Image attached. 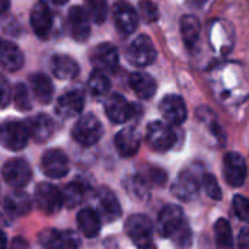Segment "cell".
Wrapping results in <instances>:
<instances>
[{
	"instance_id": "1",
	"label": "cell",
	"mask_w": 249,
	"mask_h": 249,
	"mask_svg": "<svg viewBox=\"0 0 249 249\" xmlns=\"http://www.w3.org/2000/svg\"><path fill=\"white\" fill-rule=\"evenodd\" d=\"M158 233L171 239L178 247H190L193 241V232L188 226L184 210L177 204H169L162 209L156 223Z\"/></svg>"
},
{
	"instance_id": "2",
	"label": "cell",
	"mask_w": 249,
	"mask_h": 249,
	"mask_svg": "<svg viewBox=\"0 0 249 249\" xmlns=\"http://www.w3.org/2000/svg\"><path fill=\"white\" fill-rule=\"evenodd\" d=\"M178 136L169 123L152 121L146 128V143L156 152H168L177 144Z\"/></svg>"
},
{
	"instance_id": "3",
	"label": "cell",
	"mask_w": 249,
	"mask_h": 249,
	"mask_svg": "<svg viewBox=\"0 0 249 249\" xmlns=\"http://www.w3.org/2000/svg\"><path fill=\"white\" fill-rule=\"evenodd\" d=\"M102 134H104V127H102L101 121L98 120V117L93 114L82 115L76 121V124L73 125V130H71L73 139L79 144L86 146V147L96 144L101 140Z\"/></svg>"
},
{
	"instance_id": "4",
	"label": "cell",
	"mask_w": 249,
	"mask_h": 249,
	"mask_svg": "<svg viewBox=\"0 0 249 249\" xmlns=\"http://www.w3.org/2000/svg\"><path fill=\"white\" fill-rule=\"evenodd\" d=\"M31 136L25 123L20 121H4L0 124V144L10 150L19 152L26 147Z\"/></svg>"
},
{
	"instance_id": "5",
	"label": "cell",
	"mask_w": 249,
	"mask_h": 249,
	"mask_svg": "<svg viewBox=\"0 0 249 249\" xmlns=\"http://www.w3.org/2000/svg\"><path fill=\"white\" fill-rule=\"evenodd\" d=\"M125 232L139 248L153 247V223L144 214H133L125 222Z\"/></svg>"
},
{
	"instance_id": "6",
	"label": "cell",
	"mask_w": 249,
	"mask_h": 249,
	"mask_svg": "<svg viewBox=\"0 0 249 249\" xmlns=\"http://www.w3.org/2000/svg\"><path fill=\"white\" fill-rule=\"evenodd\" d=\"M35 204L44 214L54 216L64 206L63 191L50 182H41L35 188Z\"/></svg>"
},
{
	"instance_id": "7",
	"label": "cell",
	"mask_w": 249,
	"mask_h": 249,
	"mask_svg": "<svg viewBox=\"0 0 249 249\" xmlns=\"http://www.w3.org/2000/svg\"><path fill=\"white\" fill-rule=\"evenodd\" d=\"M142 108L136 104H130L123 95L112 93L105 102V112L109 121L114 124H123L136 117V112H142Z\"/></svg>"
},
{
	"instance_id": "8",
	"label": "cell",
	"mask_w": 249,
	"mask_h": 249,
	"mask_svg": "<svg viewBox=\"0 0 249 249\" xmlns=\"http://www.w3.org/2000/svg\"><path fill=\"white\" fill-rule=\"evenodd\" d=\"M127 60L137 67L150 66L156 60V50L147 35H139L127 48Z\"/></svg>"
},
{
	"instance_id": "9",
	"label": "cell",
	"mask_w": 249,
	"mask_h": 249,
	"mask_svg": "<svg viewBox=\"0 0 249 249\" xmlns=\"http://www.w3.org/2000/svg\"><path fill=\"white\" fill-rule=\"evenodd\" d=\"M1 177L4 182L13 188H23L29 184L32 178L31 165L20 158H15L7 160L1 168Z\"/></svg>"
},
{
	"instance_id": "10",
	"label": "cell",
	"mask_w": 249,
	"mask_h": 249,
	"mask_svg": "<svg viewBox=\"0 0 249 249\" xmlns=\"http://www.w3.org/2000/svg\"><path fill=\"white\" fill-rule=\"evenodd\" d=\"M41 171L48 178H63L70 171L67 155L61 149H50L41 158Z\"/></svg>"
},
{
	"instance_id": "11",
	"label": "cell",
	"mask_w": 249,
	"mask_h": 249,
	"mask_svg": "<svg viewBox=\"0 0 249 249\" xmlns=\"http://www.w3.org/2000/svg\"><path fill=\"white\" fill-rule=\"evenodd\" d=\"M223 175L231 187H242L248 175V165L241 153L229 152L223 159Z\"/></svg>"
},
{
	"instance_id": "12",
	"label": "cell",
	"mask_w": 249,
	"mask_h": 249,
	"mask_svg": "<svg viewBox=\"0 0 249 249\" xmlns=\"http://www.w3.org/2000/svg\"><path fill=\"white\" fill-rule=\"evenodd\" d=\"M38 242L42 248L47 249L79 248L82 245L80 238L73 231H55V229L42 231L38 236Z\"/></svg>"
},
{
	"instance_id": "13",
	"label": "cell",
	"mask_w": 249,
	"mask_h": 249,
	"mask_svg": "<svg viewBox=\"0 0 249 249\" xmlns=\"http://www.w3.org/2000/svg\"><path fill=\"white\" fill-rule=\"evenodd\" d=\"M112 15H114V22L117 29L124 34L130 35L133 34L140 20V15L136 12V9L125 0H118L112 6Z\"/></svg>"
},
{
	"instance_id": "14",
	"label": "cell",
	"mask_w": 249,
	"mask_h": 249,
	"mask_svg": "<svg viewBox=\"0 0 249 249\" xmlns=\"http://www.w3.org/2000/svg\"><path fill=\"white\" fill-rule=\"evenodd\" d=\"M90 61L95 70L104 73H112L118 69V61H120L118 50L111 42H102L93 48Z\"/></svg>"
},
{
	"instance_id": "15",
	"label": "cell",
	"mask_w": 249,
	"mask_h": 249,
	"mask_svg": "<svg viewBox=\"0 0 249 249\" xmlns=\"http://www.w3.org/2000/svg\"><path fill=\"white\" fill-rule=\"evenodd\" d=\"M70 35L77 42L88 41L90 35V16L82 6H71L67 15Z\"/></svg>"
},
{
	"instance_id": "16",
	"label": "cell",
	"mask_w": 249,
	"mask_h": 249,
	"mask_svg": "<svg viewBox=\"0 0 249 249\" xmlns=\"http://www.w3.org/2000/svg\"><path fill=\"white\" fill-rule=\"evenodd\" d=\"M200 179L190 171H182L172 184V194L181 201H193L200 194Z\"/></svg>"
},
{
	"instance_id": "17",
	"label": "cell",
	"mask_w": 249,
	"mask_h": 249,
	"mask_svg": "<svg viewBox=\"0 0 249 249\" xmlns=\"http://www.w3.org/2000/svg\"><path fill=\"white\" fill-rule=\"evenodd\" d=\"M96 212L101 219L107 223H112L120 219L121 216V206L115 194L108 188H101L95 197Z\"/></svg>"
},
{
	"instance_id": "18",
	"label": "cell",
	"mask_w": 249,
	"mask_h": 249,
	"mask_svg": "<svg viewBox=\"0 0 249 249\" xmlns=\"http://www.w3.org/2000/svg\"><path fill=\"white\" fill-rule=\"evenodd\" d=\"M31 26L36 36L48 38L53 29V12L45 0L36 1L31 10Z\"/></svg>"
},
{
	"instance_id": "19",
	"label": "cell",
	"mask_w": 249,
	"mask_h": 249,
	"mask_svg": "<svg viewBox=\"0 0 249 249\" xmlns=\"http://www.w3.org/2000/svg\"><path fill=\"white\" fill-rule=\"evenodd\" d=\"M159 109L165 121L172 125H181L187 120V115H188L187 105L184 99L178 95H166L160 101Z\"/></svg>"
},
{
	"instance_id": "20",
	"label": "cell",
	"mask_w": 249,
	"mask_h": 249,
	"mask_svg": "<svg viewBox=\"0 0 249 249\" xmlns=\"http://www.w3.org/2000/svg\"><path fill=\"white\" fill-rule=\"evenodd\" d=\"M26 127L29 131L31 139L35 143H45L48 142L55 131V124L53 118L47 114H36L26 120Z\"/></svg>"
},
{
	"instance_id": "21",
	"label": "cell",
	"mask_w": 249,
	"mask_h": 249,
	"mask_svg": "<svg viewBox=\"0 0 249 249\" xmlns=\"http://www.w3.org/2000/svg\"><path fill=\"white\" fill-rule=\"evenodd\" d=\"M85 108V95L82 90H70L63 93L55 104V112L61 118L77 117Z\"/></svg>"
},
{
	"instance_id": "22",
	"label": "cell",
	"mask_w": 249,
	"mask_h": 249,
	"mask_svg": "<svg viewBox=\"0 0 249 249\" xmlns=\"http://www.w3.org/2000/svg\"><path fill=\"white\" fill-rule=\"evenodd\" d=\"M114 144H115V149H117L120 156L131 158V156H134L140 150L142 136L133 127L123 128L121 131L117 133V136L114 139Z\"/></svg>"
},
{
	"instance_id": "23",
	"label": "cell",
	"mask_w": 249,
	"mask_h": 249,
	"mask_svg": "<svg viewBox=\"0 0 249 249\" xmlns=\"http://www.w3.org/2000/svg\"><path fill=\"white\" fill-rule=\"evenodd\" d=\"M23 61L20 48L15 42L0 38V67L7 71H18L23 67Z\"/></svg>"
},
{
	"instance_id": "24",
	"label": "cell",
	"mask_w": 249,
	"mask_h": 249,
	"mask_svg": "<svg viewBox=\"0 0 249 249\" xmlns=\"http://www.w3.org/2000/svg\"><path fill=\"white\" fill-rule=\"evenodd\" d=\"M50 69H51V73L60 80L74 79L79 74V70H80L77 61L73 57L67 55V54H55L51 58Z\"/></svg>"
},
{
	"instance_id": "25",
	"label": "cell",
	"mask_w": 249,
	"mask_h": 249,
	"mask_svg": "<svg viewBox=\"0 0 249 249\" xmlns=\"http://www.w3.org/2000/svg\"><path fill=\"white\" fill-rule=\"evenodd\" d=\"M77 226L79 231L82 232V235L88 239H93L99 235L101 232V226H102V219L98 214L96 210L86 207L82 209L77 214Z\"/></svg>"
},
{
	"instance_id": "26",
	"label": "cell",
	"mask_w": 249,
	"mask_h": 249,
	"mask_svg": "<svg viewBox=\"0 0 249 249\" xmlns=\"http://www.w3.org/2000/svg\"><path fill=\"white\" fill-rule=\"evenodd\" d=\"M4 210L13 217L26 216L32 210V200L25 191H20V188H16V191H13L12 194L6 197Z\"/></svg>"
},
{
	"instance_id": "27",
	"label": "cell",
	"mask_w": 249,
	"mask_h": 249,
	"mask_svg": "<svg viewBox=\"0 0 249 249\" xmlns=\"http://www.w3.org/2000/svg\"><path fill=\"white\" fill-rule=\"evenodd\" d=\"M130 86L133 89V92L137 95V98L149 101L155 96L156 90H158V85L155 82V79L143 71H134L130 76Z\"/></svg>"
},
{
	"instance_id": "28",
	"label": "cell",
	"mask_w": 249,
	"mask_h": 249,
	"mask_svg": "<svg viewBox=\"0 0 249 249\" xmlns=\"http://www.w3.org/2000/svg\"><path fill=\"white\" fill-rule=\"evenodd\" d=\"M29 85H31V90L35 96V99L45 105L50 104L54 98V86L51 79L44 74V73H35L29 77Z\"/></svg>"
},
{
	"instance_id": "29",
	"label": "cell",
	"mask_w": 249,
	"mask_h": 249,
	"mask_svg": "<svg viewBox=\"0 0 249 249\" xmlns=\"http://www.w3.org/2000/svg\"><path fill=\"white\" fill-rule=\"evenodd\" d=\"M179 26H181V35H182L185 45L193 47L200 36V31H201L200 20L193 15H184L179 20Z\"/></svg>"
},
{
	"instance_id": "30",
	"label": "cell",
	"mask_w": 249,
	"mask_h": 249,
	"mask_svg": "<svg viewBox=\"0 0 249 249\" xmlns=\"http://www.w3.org/2000/svg\"><path fill=\"white\" fill-rule=\"evenodd\" d=\"M85 197H86V187L80 181L70 182L69 185H66L63 191V201H64V206L69 209H74L79 204H82Z\"/></svg>"
},
{
	"instance_id": "31",
	"label": "cell",
	"mask_w": 249,
	"mask_h": 249,
	"mask_svg": "<svg viewBox=\"0 0 249 249\" xmlns=\"http://www.w3.org/2000/svg\"><path fill=\"white\" fill-rule=\"evenodd\" d=\"M88 86H89V90L93 96L101 98V96L108 95V92L111 89V80L108 79L107 73L95 70L89 77Z\"/></svg>"
},
{
	"instance_id": "32",
	"label": "cell",
	"mask_w": 249,
	"mask_h": 249,
	"mask_svg": "<svg viewBox=\"0 0 249 249\" xmlns=\"http://www.w3.org/2000/svg\"><path fill=\"white\" fill-rule=\"evenodd\" d=\"M214 235H216V244L220 248H231L233 247V233L231 223L226 219H219L214 223Z\"/></svg>"
},
{
	"instance_id": "33",
	"label": "cell",
	"mask_w": 249,
	"mask_h": 249,
	"mask_svg": "<svg viewBox=\"0 0 249 249\" xmlns=\"http://www.w3.org/2000/svg\"><path fill=\"white\" fill-rule=\"evenodd\" d=\"M12 101L18 111L26 112L32 108V99L29 96V90L23 83H18L12 90Z\"/></svg>"
},
{
	"instance_id": "34",
	"label": "cell",
	"mask_w": 249,
	"mask_h": 249,
	"mask_svg": "<svg viewBox=\"0 0 249 249\" xmlns=\"http://www.w3.org/2000/svg\"><path fill=\"white\" fill-rule=\"evenodd\" d=\"M86 10L90 16V19L101 25L105 22L108 16V1L107 0H85Z\"/></svg>"
},
{
	"instance_id": "35",
	"label": "cell",
	"mask_w": 249,
	"mask_h": 249,
	"mask_svg": "<svg viewBox=\"0 0 249 249\" xmlns=\"http://www.w3.org/2000/svg\"><path fill=\"white\" fill-rule=\"evenodd\" d=\"M149 179L142 177V175H134L131 179H130V187L128 190L137 197V198H149V194H150V185H149Z\"/></svg>"
},
{
	"instance_id": "36",
	"label": "cell",
	"mask_w": 249,
	"mask_h": 249,
	"mask_svg": "<svg viewBox=\"0 0 249 249\" xmlns=\"http://www.w3.org/2000/svg\"><path fill=\"white\" fill-rule=\"evenodd\" d=\"M201 185L206 191V194L212 198V200H222V190H220V185L216 179L214 175L212 174H204L201 177Z\"/></svg>"
},
{
	"instance_id": "37",
	"label": "cell",
	"mask_w": 249,
	"mask_h": 249,
	"mask_svg": "<svg viewBox=\"0 0 249 249\" xmlns=\"http://www.w3.org/2000/svg\"><path fill=\"white\" fill-rule=\"evenodd\" d=\"M139 12H140L142 19L146 23H153V22H156L159 19V9L150 0H140Z\"/></svg>"
},
{
	"instance_id": "38",
	"label": "cell",
	"mask_w": 249,
	"mask_h": 249,
	"mask_svg": "<svg viewBox=\"0 0 249 249\" xmlns=\"http://www.w3.org/2000/svg\"><path fill=\"white\" fill-rule=\"evenodd\" d=\"M233 212L236 217L249 225V200L244 196L233 197Z\"/></svg>"
},
{
	"instance_id": "39",
	"label": "cell",
	"mask_w": 249,
	"mask_h": 249,
	"mask_svg": "<svg viewBox=\"0 0 249 249\" xmlns=\"http://www.w3.org/2000/svg\"><path fill=\"white\" fill-rule=\"evenodd\" d=\"M12 88H10V83L9 80L0 74V109L9 107L10 101H12Z\"/></svg>"
},
{
	"instance_id": "40",
	"label": "cell",
	"mask_w": 249,
	"mask_h": 249,
	"mask_svg": "<svg viewBox=\"0 0 249 249\" xmlns=\"http://www.w3.org/2000/svg\"><path fill=\"white\" fill-rule=\"evenodd\" d=\"M165 179H166V174H165L162 169L156 168V169H152V171H150V178H149V181H152L153 184H156V185H163V184H165Z\"/></svg>"
},
{
	"instance_id": "41",
	"label": "cell",
	"mask_w": 249,
	"mask_h": 249,
	"mask_svg": "<svg viewBox=\"0 0 249 249\" xmlns=\"http://www.w3.org/2000/svg\"><path fill=\"white\" fill-rule=\"evenodd\" d=\"M238 247L239 248H249V228H245L241 231L238 236Z\"/></svg>"
},
{
	"instance_id": "42",
	"label": "cell",
	"mask_w": 249,
	"mask_h": 249,
	"mask_svg": "<svg viewBox=\"0 0 249 249\" xmlns=\"http://www.w3.org/2000/svg\"><path fill=\"white\" fill-rule=\"evenodd\" d=\"M10 7V0H0V13L7 12Z\"/></svg>"
},
{
	"instance_id": "43",
	"label": "cell",
	"mask_w": 249,
	"mask_h": 249,
	"mask_svg": "<svg viewBox=\"0 0 249 249\" xmlns=\"http://www.w3.org/2000/svg\"><path fill=\"white\" fill-rule=\"evenodd\" d=\"M194 7H201L204 3H206V0H188Z\"/></svg>"
},
{
	"instance_id": "44",
	"label": "cell",
	"mask_w": 249,
	"mask_h": 249,
	"mask_svg": "<svg viewBox=\"0 0 249 249\" xmlns=\"http://www.w3.org/2000/svg\"><path fill=\"white\" fill-rule=\"evenodd\" d=\"M7 245V241H6V235L0 231V248H4Z\"/></svg>"
},
{
	"instance_id": "45",
	"label": "cell",
	"mask_w": 249,
	"mask_h": 249,
	"mask_svg": "<svg viewBox=\"0 0 249 249\" xmlns=\"http://www.w3.org/2000/svg\"><path fill=\"white\" fill-rule=\"evenodd\" d=\"M48 1H51V3L55 4V6H63V4H66L69 0H48Z\"/></svg>"
}]
</instances>
